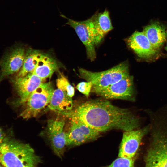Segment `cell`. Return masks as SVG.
I'll return each instance as SVG.
<instances>
[{
    "instance_id": "13",
    "label": "cell",
    "mask_w": 167,
    "mask_h": 167,
    "mask_svg": "<svg viewBox=\"0 0 167 167\" xmlns=\"http://www.w3.org/2000/svg\"><path fill=\"white\" fill-rule=\"evenodd\" d=\"M94 30V41L97 45L102 41L105 35L113 29L109 12L107 10L96 13L92 17Z\"/></svg>"
},
{
    "instance_id": "19",
    "label": "cell",
    "mask_w": 167,
    "mask_h": 167,
    "mask_svg": "<svg viewBox=\"0 0 167 167\" xmlns=\"http://www.w3.org/2000/svg\"><path fill=\"white\" fill-rule=\"evenodd\" d=\"M69 118L74 120L84 135L90 141L95 140L99 136L100 132L89 126L78 118L74 117Z\"/></svg>"
},
{
    "instance_id": "12",
    "label": "cell",
    "mask_w": 167,
    "mask_h": 167,
    "mask_svg": "<svg viewBox=\"0 0 167 167\" xmlns=\"http://www.w3.org/2000/svg\"><path fill=\"white\" fill-rule=\"evenodd\" d=\"M127 43L137 55L141 58H152L158 52L143 32H134L128 39Z\"/></svg>"
},
{
    "instance_id": "5",
    "label": "cell",
    "mask_w": 167,
    "mask_h": 167,
    "mask_svg": "<svg viewBox=\"0 0 167 167\" xmlns=\"http://www.w3.org/2000/svg\"><path fill=\"white\" fill-rule=\"evenodd\" d=\"M54 90L50 82L41 84L31 94L23 105L24 109L20 116L26 119L36 117L48 106Z\"/></svg>"
},
{
    "instance_id": "10",
    "label": "cell",
    "mask_w": 167,
    "mask_h": 167,
    "mask_svg": "<svg viewBox=\"0 0 167 167\" xmlns=\"http://www.w3.org/2000/svg\"><path fill=\"white\" fill-rule=\"evenodd\" d=\"M44 81L33 73H29L24 77L16 76L11 79V82L19 97L17 104L20 105L24 104L31 94Z\"/></svg>"
},
{
    "instance_id": "18",
    "label": "cell",
    "mask_w": 167,
    "mask_h": 167,
    "mask_svg": "<svg viewBox=\"0 0 167 167\" xmlns=\"http://www.w3.org/2000/svg\"><path fill=\"white\" fill-rule=\"evenodd\" d=\"M71 119V126L66 132L67 146H76L90 140L83 134L73 119Z\"/></svg>"
},
{
    "instance_id": "2",
    "label": "cell",
    "mask_w": 167,
    "mask_h": 167,
    "mask_svg": "<svg viewBox=\"0 0 167 167\" xmlns=\"http://www.w3.org/2000/svg\"><path fill=\"white\" fill-rule=\"evenodd\" d=\"M39 161L28 144L6 137L0 146V163L5 167H36Z\"/></svg>"
},
{
    "instance_id": "24",
    "label": "cell",
    "mask_w": 167,
    "mask_h": 167,
    "mask_svg": "<svg viewBox=\"0 0 167 167\" xmlns=\"http://www.w3.org/2000/svg\"><path fill=\"white\" fill-rule=\"evenodd\" d=\"M0 167H5L1 163H0Z\"/></svg>"
},
{
    "instance_id": "8",
    "label": "cell",
    "mask_w": 167,
    "mask_h": 167,
    "mask_svg": "<svg viewBox=\"0 0 167 167\" xmlns=\"http://www.w3.org/2000/svg\"><path fill=\"white\" fill-rule=\"evenodd\" d=\"M64 118L48 120L46 133L52 148L55 154L60 158L63 156L66 146V132L64 131Z\"/></svg>"
},
{
    "instance_id": "11",
    "label": "cell",
    "mask_w": 167,
    "mask_h": 167,
    "mask_svg": "<svg viewBox=\"0 0 167 167\" xmlns=\"http://www.w3.org/2000/svg\"><path fill=\"white\" fill-rule=\"evenodd\" d=\"M133 77L129 75L96 93L107 99L133 100Z\"/></svg>"
},
{
    "instance_id": "14",
    "label": "cell",
    "mask_w": 167,
    "mask_h": 167,
    "mask_svg": "<svg viewBox=\"0 0 167 167\" xmlns=\"http://www.w3.org/2000/svg\"><path fill=\"white\" fill-rule=\"evenodd\" d=\"M72 98L62 90L57 88L54 91L46 111L52 110L59 114L66 112L72 109Z\"/></svg>"
},
{
    "instance_id": "9",
    "label": "cell",
    "mask_w": 167,
    "mask_h": 167,
    "mask_svg": "<svg viewBox=\"0 0 167 167\" xmlns=\"http://www.w3.org/2000/svg\"><path fill=\"white\" fill-rule=\"evenodd\" d=\"M150 129V126H147L141 129L126 131L123 135L118 157L133 158L139 148L142 139Z\"/></svg>"
},
{
    "instance_id": "17",
    "label": "cell",
    "mask_w": 167,
    "mask_h": 167,
    "mask_svg": "<svg viewBox=\"0 0 167 167\" xmlns=\"http://www.w3.org/2000/svg\"><path fill=\"white\" fill-rule=\"evenodd\" d=\"M42 53L38 50L30 49L26 52L23 66L17 77H24L33 73L40 59Z\"/></svg>"
},
{
    "instance_id": "1",
    "label": "cell",
    "mask_w": 167,
    "mask_h": 167,
    "mask_svg": "<svg viewBox=\"0 0 167 167\" xmlns=\"http://www.w3.org/2000/svg\"><path fill=\"white\" fill-rule=\"evenodd\" d=\"M61 114L76 117L99 132L113 129L131 131L138 128L139 124L138 118L128 109L100 99L84 102Z\"/></svg>"
},
{
    "instance_id": "3",
    "label": "cell",
    "mask_w": 167,
    "mask_h": 167,
    "mask_svg": "<svg viewBox=\"0 0 167 167\" xmlns=\"http://www.w3.org/2000/svg\"><path fill=\"white\" fill-rule=\"evenodd\" d=\"M152 127L149 148L145 167H167V120Z\"/></svg>"
},
{
    "instance_id": "6",
    "label": "cell",
    "mask_w": 167,
    "mask_h": 167,
    "mask_svg": "<svg viewBox=\"0 0 167 167\" xmlns=\"http://www.w3.org/2000/svg\"><path fill=\"white\" fill-rule=\"evenodd\" d=\"M61 16L67 20L66 24L72 28L84 45L88 58L91 61L96 58L94 30L92 17L83 21H78L69 19L63 15Z\"/></svg>"
},
{
    "instance_id": "4",
    "label": "cell",
    "mask_w": 167,
    "mask_h": 167,
    "mask_svg": "<svg viewBox=\"0 0 167 167\" xmlns=\"http://www.w3.org/2000/svg\"><path fill=\"white\" fill-rule=\"evenodd\" d=\"M79 72L81 78L91 82L92 91L95 93L130 75L128 65L125 62L102 71L93 72L80 68Z\"/></svg>"
},
{
    "instance_id": "20",
    "label": "cell",
    "mask_w": 167,
    "mask_h": 167,
    "mask_svg": "<svg viewBox=\"0 0 167 167\" xmlns=\"http://www.w3.org/2000/svg\"><path fill=\"white\" fill-rule=\"evenodd\" d=\"M56 83L58 88L65 92L70 97L72 98L73 96L75 94L74 88L63 74L60 73L56 80Z\"/></svg>"
},
{
    "instance_id": "23",
    "label": "cell",
    "mask_w": 167,
    "mask_h": 167,
    "mask_svg": "<svg viewBox=\"0 0 167 167\" xmlns=\"http://www.w3.org/2000/svg\"><path fill=\"white\" fill-rule=\"evenodd\" d=\"M6 137L4 132L0 127V146L4 141Z\"/></svg>"
},
{
    "instance_id": "21",
    "label": "cell",
    "mask_w": 167,
    "mask_h": 167,
    "mask_svg": "<svg viewBox=\"0 0 167 167\" xmlns=\"http://www.w3.org/2000/svg\"><path fill=\"white\" fill-rule=\"evenodd\" d=\"M133 158L118 157L110 165L103 167H134Z\"/></svg>"
},
{
    "instance_id": "22",
    "label": "cell",
    "mask_w": 167,
    "mask_h": 167,
    "mask_svg": "<svg viewBox=\"0 0 167 167\" xmlns=\"http://www.w3.org/2000/svg\"><path fill=\"white\" fill-rule=\"evenodd\" d=\"M92 87V83L90 82H82L77 84L76 88L79 92L88 97Z\"/></svg>"
},
{
    "instance_id": "16",
    "label": "cell",
    "mask_w": 167,
    "mask_h": 167,
    "mask_svg": "<svg viewBox=\"0 0 167 167\" xmlns=\"http://www.w3.org/2000/svg\"><path fill=\"white\" fill-rule=\"evenodd\" d=\"M56 60L48 54L42 53L33 73L42 79L50 78L58 68Z\"/></svg>"
},
{
    "instance_id": "15",
    "label": "cell",
    "mask_w": 167,
    "mask_h": 167,
    "mask_svg": "<svg viewBox=\"0 0 167 167\" xmlns=\"http://www.w3.org/2000/svg\"><path fill=\"white\" fill-rule=\"evenodd\" d=\"M143 32L157 51L167 40V29L158 22H152L146 26Z\"/></svg>"
},
{
    "instance_id": "25",
    "label": "cell",
    "mask_w": 167,
    "mask_h": 167,
    "mask_svg": "<svg viewBox=\"0 0 167 167\" xmlns=\"http://www.w3.org/2000/svg\"><path fill=\"white\" fill-rule=\"evenodd\" d=\"M165 49L167 51V43L166 46L165 47Z\"/></svg>"
},
{
    "instance_id": "7",
    "label": "cell",
    "mask_w": 167,
    "mask_h": 167,
    "mask_svg": "<svg viewBox=\"0 0 167 167\" xmlns=\"http://www.w3.org/2000/svg\"><path fill=\"white\" fill-rule=\"evenodd\" d=\"M24 48L16 47L7 51L0 61V83L6 78L19 71L25 57Z\"/></svg>"
}]
</instances>
